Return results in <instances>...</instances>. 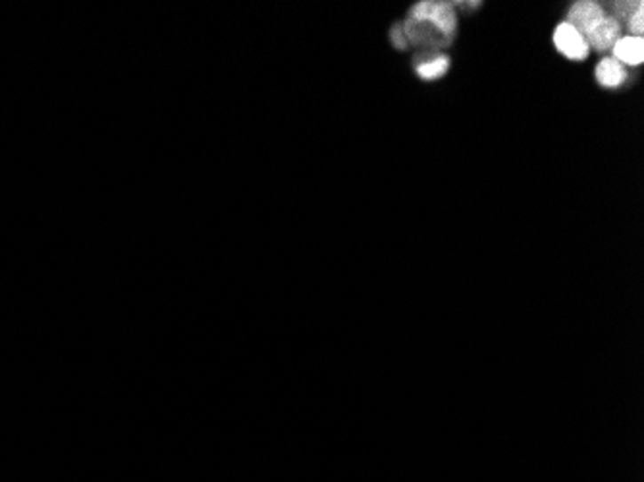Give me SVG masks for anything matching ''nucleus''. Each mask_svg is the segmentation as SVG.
Returning <instances> with one entry per match:
<instances>
[{
    "label": "nucleus",
    "mask_w": 644,
    "mask_h": 482,
    "mask_svg": "<svg viewBox=\"0 0 644 482\" xmlns=\"http://www.w3.org/2000/svg\"><path fill=\"white\" fill-rule=\"evenodd\" d=\"M639 10H642V3H640V0H637V3H631V0H629V3H614L612 4V12L614 14H609V16L616 18L619 21V24H621V21H625V24H627V20L632 14H637Z\"/></svg>",
    "instance_id": "1a4fd4ad"
},
{
    "label": "nucleus",
    "mask_w": 644,
    "mask_h": 482,
    "mask_svg": "<svg viewBox=\"0 0 644 482\" xmlns=\"http://www.w3.org/2000/svg\"><path fill=\"white\" fill-rule=\"evenodd\" d=\"M415 74L419 76L423 82H434V79L442 77L449 70V59L442 52L436 51H423L415 56Z\"/></svg>",
    "instance_id": "39448f33"
},
{
    "label": "nucleus",
    "mask_w": 644,
    "mask_h": 482,
    "mask_svg": "<svg viewBox=\"0 0 644 482\" xmlns=\"http://www.w3.org/2000/svg\"><path fill=\"white\" fill-rule=\"evenodd\" d=\"M612 52H614L612 59H616L619 64L640 66L644 60V41H642V37L621 36L612 47Z\"/></svg>",
    "instance_id": "0eeeda50"
},
{
    "label": "nucleus",
    "mask_w": 644,
    "mask_h": 482,
    "mask_svg": "<svg viewBox=\"0 0 644 482\" xmlns=\"http://www.w3.org/2000/svg\"><path fill=\"white\" fill-rule=\"evenodd\" d=\"M402 28H403L405 39H408V43L415 44V47H421L423 51L440 52L442 49L449 47L451 41H454V37L446 36L442 29H438L436 26L428 24V21L408 18Z\"/></svg>",
    "instance_id": "f03ea898"
},
{
    "label": "nucleus",
    "mask_w": 644,
    "mask_h": 482,
    "mask_svg": "<svg viewBox=\"0 0 644 482\" xmlns=\"http://www.w3.org/2000/svg\"><path fill=\"white\" fill-rule=\"evenodd\" d=\"M625 26H627L629 36H632V37H642V33H644V8L639 10L637 14H632L627 20Z\"/></svg>",
    "instance_id": "9d476101"
},
{
    "label": "nucleus",
    "mask_w": 644,
    "mask_h": 482,
    "mask_svg": "<svg viewBox=\"0 0 644 482\" xmlns=\"http://www.w3.org/2000/svg\"><path fill=\"white\" fill-rule=\"evenodd\" d=\"M606 16L608 12L602 4L592 3V0H581V3H575L569 8L566 21L577 29L583 37H586Z\"/></svg>",
    "instance_id": "20e7f679"
},
{
    "label": "nucleus",
    "mask_w": 644,
    "mask_h": 482,
    "mask_svg": "<svg viewBox=\"0 0 644 482\" xmlns=\"http://www.w3.org/2000/svg\"><path fill=\"white\" fill-rule=\"evenodd\" d=\"M390 41H392V44H394V49H398V51H405V49L409 47L408 39H405V33H403L402 24H395V26L390 29Z\"/></svg>",
    "instance_id": "9b49d317"
},
{
    "label": "nucleus",
    "mask_w": 644,
    "mask_h": 482,
    "mask_svg": "<svg viewBox=\"0 0 644 482\" xmlns=\"http://www.w3.org/2000/svg\"><path fill=\"white\" fill-rule=\"evenodd\" d=\"M409 18L428 21V24L442 29L449 37L456 36L457 16H456V8L451 3H440V0H423V3H417L409 10Z\"/></svg>",
    "instance_id": "f257e3e1"
},
{
    "label": "nucleus",
    "mask_w": 644,
    "mask_h": 482,
    "mask_svg": "<svg viewBox=\"0 0 644 482\" xmlns=\"http://www.w3.org/2000/svg\"><path fill=\"white\" fill-rule=\"evenodd\" d=\"M619 37H621V24L616 18L608 14L584 39L586 44H589V49L592 47L596 52H608L612 51Z\"/></svg>",
    "instance_id": "423d86ee"
},
{
    "label": "nucleus",
    "mask_w": 644,
    "mask_h": 482,
    "mask_svg": "<svg viewBox=\"0 0 644 482\" xmlns=\"http://www.w3.org/2000/svg\"><path fill=\"white\" fill-rule=\"evenodd\" d=\"M627 70L616 59H602L596 66V82L606 89H617L625 84Z\"/></svg>",
    "instance_id": "6e6552de"
},
{
    "label": "nucleus",
    "mask_w": 644,
    "mask_h": 482,
    "mask_svg": "<svg viewBox=\"0 0 644 482\" xmlns=\"http://www.w3.org/2000/svg\"><path fill=\"white\" fill-rule=\"evenodd\" d=\"M553 44H556V49L566 59L575 62L584 60L591 51L589 44H586V39L571 24H568V21H561L556 31H553Z\"/></svg>",
    "instance_id": "7ed1b4c3"
},
{
    "label": "nucleus",
    "mask_w": 644,
    "mask_h": 482,
    "mask_svg": "<svg viewBox=\"0 0 644 482\" xmlns=\"http://www.w3.org/2000/svg\"><path fill=\"white\" fill-rule=\"evenodd\" d=\"M457 6H461V8H479L481 3H457Z\"/></svg>",
    "instance_id": "f8f14e48"
}]
</instances>
